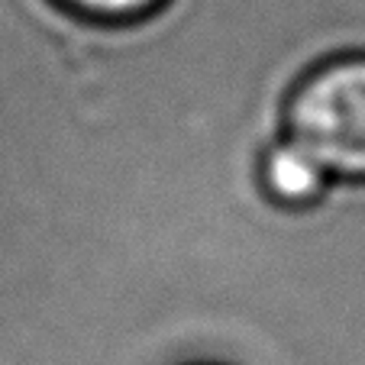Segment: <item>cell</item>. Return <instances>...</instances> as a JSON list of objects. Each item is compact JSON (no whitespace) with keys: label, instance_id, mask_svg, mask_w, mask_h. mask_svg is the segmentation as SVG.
Instances as JSON below:
<instances>
[{"label":"cell","instance_id":"obj_2","mask_svg":"<svg viewBox=\"0 0 365 365\" xmlns=\"http://www.w3.org/2000/svg\"><path fill=\"white\" fill-rule=\"evenodd\" d=\"M333 175L301 143L278 136L259 159V187L282 210H307L320 204L333 187Z\"/></svg>","mask_w":365,"mask_h":365},{"label":"cell","instance_id":"obj_3","mask_svg":"<svg viewBox=\"0 0 365 365\" xmlns=\"http://www.w3.org/2000/svg\"><path fill=\"white\" fill-rule=\"evenodd\" d=\"M65 10L97 23H130L159 10L165 0H58Z\"/></svg>","mask_w":365,"mask_h":365},{"label":"cell","instance_id":"obj_1","mask_svg":"<svg viewBox=\"0 0 365 365\" xmlns=\"http://www.w3.org/2000/svg\"><path fill=\"white\" fill-rule=\"evenodd\" d=\"M284 136L336 181H365V52L324 58L294 84Z\"/></svg>","mask_w":365,"mask_h":365}]
</instances>
